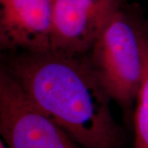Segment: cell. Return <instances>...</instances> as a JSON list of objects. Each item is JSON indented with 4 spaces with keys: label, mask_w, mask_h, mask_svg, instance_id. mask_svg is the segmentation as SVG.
<instances>
[{
    "label": "cell",
    "mask_w": 148,
    "mask_h": 148,
    "mask_svg": "<svg viewBox=\"0 0 148 148\" xmlns=\"http://www.w3.org/2000/svg\"><path fill=\"white\" fill-rule=\"evenodd\" d=\"M3 67L32 102L82 148H125L127 133L113 117L112 100L88 53L14 52Z\"/></svg>",
    "instance_id": "cell-1"
},
{
    "label": "cell",
    "mask_w": 148,
    "mask_h": 148,
    "mask_svg": "<svg viewBox=\"0 0 148 148\" xmlns=\"http://www.w3.org/2000/svg\"><path fill=\"white\" fill-rule=\"evenodd\" d=\"M142 11L138 5L126 1L88 53L92 68L111 100L120 107L129 130L132 129L143 75V55L138 36Z\"/></svg>",
    "instance_id": "cell-2"
},
{
    "label": "cell",
    "mask_w": 148,
    "mask_h": 148,
    "mask_svg": "<svg viewBox=\"0 0 148 148\" xmlns=\"http://www.w3.org/2000/svg\"><path fill=\"white\" fill-rule=\"evenodd\" d=\"M0 132L8 148H82L32 102L3 67L0 70Z\"/></svg>",
    "instance_id": "cell-3"
},
{
    "label": "cell",
    "mask_w": 148,
    "mask_h": 148,
    "mask_svg": "<svg viewBox=\"0 0 148 148\" xmlns=\"http://www.w3.org/2000/svg\"><path fill=\"white\" fill-rule=\"evenodd\" d=\"M127 0H53L51 51L88 53Z\"/></svg>",
    "instance_id": "cell-4"
},
{
    "label": "cell",
    "mask_w": 148,
    "mask_h": 148,
    "mask_svg": "<svg viewBox=\"0 0 148 148\" xmlns=\"http://www.w3.org/2000/svg\"><path fill=\"white\" fill-rule=\"evenodd\" d=\"M53 0H0V45L3 50L51 51Z\"/></svg>",
    "instance_id": "cell-5"
},
{
    "label": "cell",
    "mask_w": 148,
    "mask_h": 148,
    "mask_svg": "<svg viewBox=\"0 0 148 148\" xmlns=\"http://www.w3.org/2000/svg\"><path fill=\"white\" fill-rule=\"evenodd\" d=\"M138 36L143 55V75L133 114L134 148H148V18H138Z\"/></svg>",
    "instance_id": "cell-6"
},
{
    "label": "cell",
    "mask_w": 148,
    "mask_h": 148,
    "mask_svg": "<svg viewBox=\"0 0 148 148\" xmlns=\"http://www.w3.org/2000/svg\"><path fill=\"white\" fill-rule=\"evenodd\" d=\"M0 148H8L7 145H6L5 143L3 141H1L0 142Z\"/></svg>",
    "instance_id": "cell-7"
}]
</instances>
